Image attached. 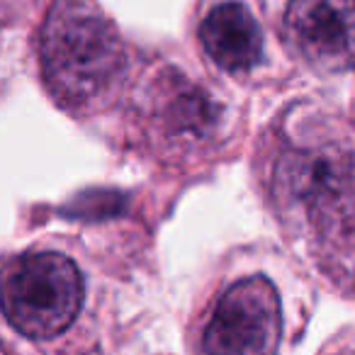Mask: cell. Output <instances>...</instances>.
<instances>
[{"label": "cell", "mask_w": 355, "mask_h": 355, "mask_svg": "<svg viewBox=\"0 0 355 355\" xmlns=\"http://www.w3.org/2000/svg\"><path fill=\"white\" fill-rule=\"evenodd\" d=\"M42 76L76 112L110 103L127 73V49L114 25L85 0H59L42 27Z\"/></svg>", "instance_id": "obj_1"}, {"label": "cell", "mask_w": 355, "mask_h": 355, "mask_svg": "<svg viewBox=\"0 0 355 355\" xmlns=\"http://www.w3.org/2000/svg\"><path fill=\"white\" fill-rule=\"evenodd\" d=\"M83 277L71 258L54 251L27 253L0 272V309L27 338H54L76 321Z\"/></svg>", "instance_id": "obj_2"}, {"label": "cell", "mask_w": 355, "mask_h": 355, "mask_svg": "<svg viewBox=\"0 0 355 355\" xmlns=\"http://www.w3.org/2000/svg\"><path fill=\"white\" fill-rule=\"evenodd\" d=\"M282 198H290L324 236H355V161L336 148L292 151L277 168Z\"/></svg>", "instance_id": "obj_3"}, {"label": "cell", "mask_w": 355, "mask_h": 355, "mask_svg": "<svg viewBox=\"0 0 355 355\" xmlns=\"http://www.w3.org/2000/svg\"><path fill=\"white\" fill-rule=\"evenodd\" d=\"M280 338V302L263 277H248L224 292L205 329L207 353H272Z\"/></svg>", "instance_id": "obj_4"}, {"label": "cell", "mask_w": 355, "mask_h": 355, "mask_svg": "<svg viewBox=\"0 0 355 355\" xmlns=\"http://www.w3.org/2000/svg\"><path fill=\"white\" fill-rule=\"evenodd\" d=\"M285 30L316 69H355V0H292Z\"/></svg>", "instance_id": "obj_5"}, {"label": "cell", "mask_w": 355, "mask_h": 355, "mask_svg": "<svg viewBox=\"0 0 355 355\" xmlns=\"http://www.w3.org/2000/svg\"><path fill=\"white\" fill-rule=\"evenodd\" d=\"M207 56L229 73H243L261 61L263 35L253 12L241 3H222L200 25Z\"/></svg>", "instance_id": "obj_6"}]
</instances>
